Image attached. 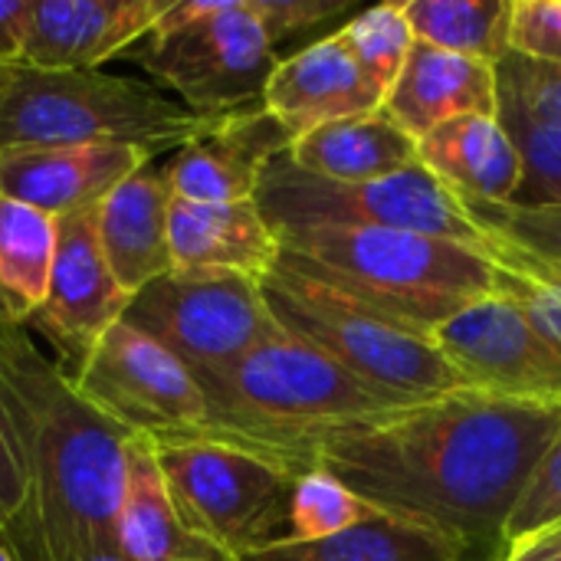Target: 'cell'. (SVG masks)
<instances>
[{"label": "cell", "mask_w": 561, "mask_h": 561, "mask_svg": "<svg viewBox=\"0 0 561 561\" xmlns=\"http://www.w3.org/2000/svg\"><path fill=\"white\" fill-rule=\"evenodd\" d=\"M7 79H10V66H0V92H3Z\"/></svg>", "instance_id": "obj_41"}, {"label": "cell", "mask_w": 561, "mask_h": 561, "mask_svg": "<svg viewBox=\"0 0 561 561\" xmlns=\"http://www.w3.org/2000/svg\"><path fill=\"white\" fill-rule=\"evenodd\" d=\"M529 561H561V552H552V556H542V559H529Z\"/></svg>", "instance_id": "obj_42"}, {"label": "cell", "mask_w": 561, "mask_h": 561, "mask_svg": "<svg viewBox=\"0 0 561 561\" xmlns=\"http://www.w3.org/2000/svg\"><path fill=\"white\" fill-rule=\"evenodd\" d=\"M171 0H33L23 62L30 69H99L145 39Z\"/></svg>", "instance_id": "obj_16"}, {"label": "cell", "mask_w": 561, "mask_h": 561, "mask_svg": "<svg viewBox=\"0 0 561 561\" xmlns=\"http://www.w3.org/2000/svg\"><path fill=\"white\" fill-rule=\"evenodd\" d=\"M118 556L128 561H240L191 533L171 503L151 440L131 437L118 513Z\"/></svg>", "instance_id": "obj_22"}, {"label": "cell", "mask_w": 561, "mask_h": 561, "mask_svg": "<svg viewBox=\"0 0 561 561\" xmlns=\"http://www.w3.org/2000/svg\"><path fill=\"white\" fill-rule=\"evenodd\" d=\"M500 122L561 128V66L506 53L496 62Z\"/></svg>", "instance_id": "obj_30"}, {"label": "cell", "mask_w": 561, "mask_h": 561, "mask_svg": "<svg viewBox=\"0 0 561 561\" xmlns=\"http://www.w3.org/2000/svg\"><path fill=\"white\" fill-rule=\"evenodd\" d=\"M214 125L217 118L187 112L158 85L102 69L10 66L0 92V151L138 145L158 154L187 145Z\"/></svg>", "instance_id": "obj_5"}, {"label": "cell", "mask_w": 561, "mask_h": 561, "mask_svg": "<svg viewBox=\"0 0 561 561\" xmlns=\"http://www.w3.org/2000/svg\"><path fill=\"white\" fill-rule=\"evenodd\" d=\"M0 421L30 490L39 561L118 552L135 434L95 411L20 325H0Z\"/></svg>", "instance_id": "obj_2"}, {"label": "cell", "mask_w": 561, "mask_h": 561, "mask_svg": "<svg viewBox=\"0 0 561 561\" xmlns=\"http://www.w3.org/2000/svg\"><path fill=\"white\" fill-rule=\"evenodd\" d=\"M417 161L470 204H510L523 178L519 148L493 115H460L431 128L417 138Z\"/></svg>", "instance_id": "obj_21"}, {"label": "cell", "mask_w": 561, "mask_h": 561, "mask_svg": "<svg viewBox=\"0 0 561 561\" xmlns=\"http://www.w3.org/2000/svg\"><path fill=\"white\" fill-rule=\"evenodd\" d=\"M552 552H561V523H559V526H552L549 533H542L539 539H533V542H526L523 549H516V552H510L506 559L529 561V559H542V556H552Z\"/></svg>", "instance_id": "obj_38"}, {"label": "cell", "mask_w": 561, "mask_h": 561, "mask_svg": "<svg viewBox=\"0 0 561 561\" xmlns=\"http://www.w3.org/2000/svg\"><path fill=\"white\" fill-rule=\"evenodd\" d=\"M381 108L411 138H424L431 128L460 115L500 118L496 66L414 39V49Z\"/></svg>", "instance_id": "obj_19"}, {"label": "cell", "mask_w": 561, "mask_h": 561, "mask_svg": "<svg viewBox=\"0 0 561 561\" xmlns=\"http://www.w3.org/2000/svg\"><path fill=\"white\" fill-rule=\"evenodd\" d=\"M348 0H250V10L263 23L270 43H283L286 36H296L316 23L332 20L342 13Z\"/></svg>", "instance_id": "obj_36"}, {"label": "cell", "mask_w": 561, "mask_h": 561, "mask_svg": "<svg viewBox=\"0 0 561 561\" xmlns=\"http://www.w3.org/2000/svg\"><path fill=\"white\" fill-rule=\"evenodd\" d=\"M33 0H0V66L23 62L26 23Z\"/></svg>", "instance_id": "obj_37"}, {"label": "cell", "mask_w": 561, "mask_h": 561, "mask_svg": "<svg viewBox=\"0 0 561 561\" xmlns=\"http://www.w3.org/2000/svg\"><path fill=\"white\" fill-rule=\"evenodd\" d=\"M128 302L131 296L115 283L99 247L95 207L59 217L46 299L26 322L56 345L59 371L79 368L99 339L122 322Z\"/></svg>", "instance_id": "obj_13"}, {"label": "cell", "mask_w": 561, "mask_h": 561, "mask_svg": "<svg viewBox=\"0 0 561 561\" xmlns=\"http://www.w3.org/2000/svg\"><path fill=\"white\" fill-rule=\"evenodd\" d=\"M122 322L174 355L191 375L220 371L283 332L256 279L178 266L138 289Z\"/></svg>", "instance_id": "obj_10"}, {"label": "cell", "mask_w": 561, "mask_h": 561, "mask_svg": "<svg viewBox=\"0 0 561 561\" xmlns=\"http://www.w3.org/2000/svg\"><path fill=\"white\" fill-rule=\"evenodd\" d=\"M171 260L178 270L240 273L263 283L279 260V240L256 201H171Z\"/></svg>", "instance_id": "obj_20"}, {"label": "cell", "mask_w": 561, "mask_h": 561, "mask_svg": "<svg viewBox=\"0 0 561 561\" xmlns=\"http://www.w3.org/2000/svg\"><path fill=\"white\" fill-rule=\"evenodd\" d=\"M276 240L286 266L427 335L500 293V273L486 256L427 233L312 227Z\"/></svg>", "instance_id": "obj_4"}, {"label": "cell", "mask_w": 561, "mask_h": 561, "mask_svg": "<svg viewBox=\"0 0 561 561\" xmlns=\"http://www.w3.org/2000/svg\"><path fill=\"white\" fill-rule=\"evenodd\" d=\"M559 434L561 408L460 388L325 431L309 447V470L381 516L447 536L473 561H503L506 523Z\"/></svg>", "instance_id": "obj_1"}, {"label": "cell", "mask_w": 561, "mask_h": 561, "mask_svg": "<svg viewBox=\"0 0 561 561\" xmlns=\"http://www.w3.org/2000/svg\"><path fill=\"white\" fill-rule=\"evenodd\" d=\"M184 526L233 559L289 536L293 483L276 463L220 440L151 444Z\"/></svg>", "instance_id": "obj_9"}, {"label": "cell", "mask_w": 561, "mask_h": 561, "mask_svg": "<svg viewBox=\"0 0 561 561\" xmlns=\"http://www.w3.org/2000/svg\"><path fill=\"white\" fill-rule=\"evenodd\" d=\"M404 16L417 43L496 66L510 49L513 0H408Z\"/></svg>", "instance_id": "obj_26"}, {"label": "cell", "mask_w": 561, "mask_h": 561, "mask_svg": "<svg viewBox=\"0 0 561 561\" xmlns=\"http://www.w3.org/2000/svg\"><path fill=\"white\" fill-rule=\"evenodd\" d=\"M503 561H516V559H503Z\"/></svg>", "instance_id": "obj_43"}, {"label": "cell", "mask_w": 561, "mask_h": 561, "mask_svg": "<svg viewBox=\"0 0 561 561\" xmlns=\"http://www.w3.org/2000/svg\"><path fill=\"white\" fill-rule=\"evenodd\" d=\"M561 523V434L549 444L542 460L536 463L510 523H506V556L539 539Z\"/></svg>", "instance_id": "obj_33"}, {"label": "cell", "mask_w": 561, "mask_h": 561, "mask_svg": "<svg viewBox=\"0 0 561 561\" xmlns=\"http://www.w3.org/2000/svg\"><path fill=\"white\" fill-rule=\"evenodd\" d=\"M434 345L467 388L510 401L561 408L559 352L503 293L486 296L434 332Z\"/></svg>", "instance_id": "obj_12"}, {"label": "cell", "mask_w": 561, "mask_h": 561, "mask_svg": "<svg viewBox=\"0 0 561 561\" xmlns=\"http://www.w3.org/2000/svg\"><path fill=\"white\" fill-rule=\"evenodd\" d=\"M523 158V178L510 204L561 207V128H539L526 122H503Z\"/></svg>", "instance_id": "obj_31"}, {"label": "cell", "mask_w": 561, "mask_h": 561, "mask_svg": "<svg viewBox=\"0 0 561 561\" xmlns=\"http://www.w3.org/2000/svg\"><path fill=\"white\" fill-rule=\"evenodd\" d=\"M59 220L0 194V325L26 329L46 299Z\"/></svg>", "instance_id": "obj_24"}, {"label": "cell", "mask_w": 561, "mask_h": 561, "mask_svg": "<svg viewBox=\"0 0 561 561\" xmlns=\"http://www.w3.org/2000/svg\"><path fill=\"white\" fill-rule=\"evenodd\" d=\"M256 207L273 233L339 227V230H408L480 250L483 230L467 217L460 201L417 161L381 181L335 184L299 171L279 154L260 187Z\"/></svg>", "instance_id": "obj_8"}, {"label": "cell", "mask_w": 561, "mask_h": 561, "mask_svg": "<svg viewBox=\"0 0 561 561\" xmlns=\"http://www.w3.org/2000/svg\"><path fill=\"white\" fill-rule=\"evenodd\" d=\"M480 256H486L500 273V293L513 299L533 329L559 352L561 358V266L549 263L519 243L483 230Z\"/></svg>", "instance_id": "obj_27"}, {"label": "cell", "mask_w": 561, "mask_h": 561, "mask_svg": "<svg viewBox=\"0 0 561 561\" xmlns=\"http://www.w3.org/2000/svg\"><path fill=\"white\" fill-rule=\"evenodd\" d=\"M171 201L174 191L168 171L148 161L95 207L99 247L115 283L128 296L174 270Z\"/></svg>", "instance_id": "obj_18"}, {"label": "cell", "mask_w": 561, "mask_h": 561, "mask_svg": "<svg viewBox=\"0 0 561 561\" xmlns=\"http://www.w3.org/2000/svg\"><path fill=\"white\" fill-rule=\"evenodd\" d=\"M260 289L286 335L398 404H421L467 388L434 345V335L375 312L283 260H276Z\"/></svg>", "instance_id": "obj_6"}, {"label": "cell", "mask_w": 561, "mask_h": 561, "mask_svg": "<svg viewBox=\"0 0 561 561\" xmlns=\"http://www.w3.org/2000/svg\"><path fill=\"white\" fill-rule=\"evenodd\" d=\"M381 513L368 506L358 493L322 470H309L293 483L289 503V536L293 542H316L339 536L352 526L378 519Z\"/></svg>", "instance_id": "obj_28"}, {"label": "cell", "mask_w": 561, "mask_h": 561, "mask_svg": "<svg viewBox=\"0 0 561 561\" xmlns=\"http://www.w3.org/2000/svg\"><path fill=\"white\" fill-rule=\"evenodd\" d=\"M0 561H20V559H16V556H13V552H10V549L0 542Z\"/></svg>", "instance_id": "obj_39"}, {"label": "cell", "mask_w": 561, "mask_h": 561, "mask_svg": "<svg viewBox=\"0 0 561 561\" xmlns=\"http://www.w3.org/2000/svg\"><path fill=\"white\" fill-rule=\"evenodd\" d=\"M381 105L385 92L365 76L335 33L279 59L263 92V108L293 135V141L329 122L378 112Z\"/></svg>", "instance_id": "obj_17"}, {"label": "cell", "mask_w": 561, "mask_h": 561, "mask_svg": "<svg viewBox=\"0 0 561 561\" xmlns=\"http://www.w3.org/2000/svg\"><path fill=\"white\" fill-rule=\"evenodd\" d=\"M85 561H128V559H122L118 552H112V556H95V559H85Z\"/></svg>", "instance_id": "obj_40"}, {"label": "cell", "mask_w": 561, "mask_h": 561, "mask_svg": "<svg viewBox=\"0 0 561 561\" xmlns=\"http://www.w3.org/2000/svg\"><path fill=\"white\" fill-rule=\"evenodd\" d=\"M108 421L151 444L201 440L207 401L194 375L131 325H112L85 362L62 371Z\"/></svg>", "instance_id": "obj_11"}, {"label": "cell", "mask_w": 561, "mask_h": 561, "mask_svg": "<svg viewBox=\"0 0 561 561\" xmlns=\"http://www.w3.org/2000/svg\"><path fill=\"white\" fill-rule=\"evenodd\" d=\"M0 542L20 561H39L30 490L3 421H0Z\"/></svg>", "instance_id": "obj_34"}, {"label": "cell", "mask_w": 561, "mask_h": 561, "mask_svg": "<svg viewBox=\"0 0 561 561\" xmlns=\"http://www.w3.org/2000/svg\"><path fill=\"white\" fill-rule=\"evenodd\" d=\"M293 135L266 112H233L191 138L164 164L174 197L201 204L253 201L266 168L286 154Z\"/></svg>", "instance_id": "obj_14"}, {"label": "cell", "mask_w": 561, "mask_h": 561, "mask_svg": "<svg viewBox=\"0 0 561 561\" xmlns=\"http://www.w3.org/2000/svg\"><path fill=\"white\" fill-rule=\"evenodd\" d=\"M510 49L561 66V0H513Z\"/></svg>", "instance_id": "obj_35"}, {"label": "cell", "mask_w": 561, "mask_h": 561, "mask_svg": "<svg viewBox=\"0 0 561 561\" xmlns=\"http://www.w3.org/2000/svg\"><path fill=\"white\" fill-rule=\"evenodd\" d=\"M467 217L490 233H500L523 250L561 266V207H519V204H470L460 201Z\"/></svg>", "instance_id": "obj_32"}, {"label": "cell", "mask_w": 561, "mask_h": 561, "mask_svg": "<svg viewBox=\"0 0 561 561\" xmlns=\"http://www.w3.org/2000/svg\"><path fill=\"white\" fill-rule=\"evenodd\" d=\"M154 161L138 145H56L0 151V194L49 217L99 207L128 174Z\"/></svg>", "instance_id": "obj_15"}, {"label": "cell", "mask_w": 561, "mask_h": 561, "mask_svg": "<svg viewBox=\"0 0 561 561\" xmlns=\"http://www.w3.org/2000/svg\"><path fill=\"white\" fill-rule=\"evenodd\" d=\"M122 56L204 118L263 108L279 62L250 0H171L154 30Z\"/></svg>", "instance_id": "obj_7"}, {"label": "cell", "mask_w": 561, "mask_h": 561, "mask_svg": "<svg viewBox=\"0 0 561 561\" xmlns=\"http://www.w3.org/2000/svg\"><path fill=\"white\" fill-rule=\"evenodd\" d=\"M194 381L207 401L201 440L243 447L289 477L309 473V447L325 431L404 408L286 332Z\"/></svg>", "instance_id": "obj_3"}, {"label": "cell", "mask_w": 561, "mask_h": 561, "mask_svg": "<svg viewBox=\"0 0 561 561\" xmlns=\"http://www.w3.org/2000/svg\"><path fill=\"white\" fill-rule=\"evenodd\" d=\"M335 36L345 43V49L358 59L365 76L388 95L394 79L401 76L411 49H414V33L404 16V3H381L355 20H348Z\"/></svg>", "instance_id": "obj_29"}, {"label": "cell", "mask_w": 561, "mask_h": 561, "mask_svg": "<svg viewBox=\"0 0 561 561\" xmlns=\"http://www.w3.org/2000/svg\"><path fill=\"white\" fill-rule=\"evenodd\" d=\"M286 158L322 181L365 184L417 164V138H411L385 108L329 122L299 135Z\"/></svg>", "instance_id": "obj_23"}, {"label": "cell", "mask_w": 561, "mask_h": 561, "mask_svg": "<svg viewBox=\"0 0 561 561\" xmlns=\"http://www.w3.org/2000/svg\"><path fill=\"white\" fill-rule=\"evenodd\" d=\"M243 561H473L457 542L391 516L368 519L316 542L279 539Z\"/></svg>", "instance_id": "obj_25"}]
</instances>
